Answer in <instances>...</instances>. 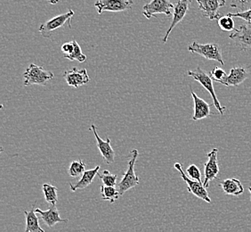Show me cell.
<instances>
[{
	"mask_svg": "<svg viewBox=\"0 0 251 232\" xmlns=\"http://www.w3.org/2000/svg\"><path fill=\"white\" fill-rule=\"evenodd\" d=\"M74 16V11L73 10H69L67 13L61 14L52 19H49L45 22L44 24L40 25L39 31L40 34L43 36L44 38L49 39L50 38L55 30L63 28L64 25L67 24L70 29H72V18Z\"/></svg>",
	"mask_w": 251,
	"mask_h": 232,
	"instance_id": "1",
	"label": "cell"
},
{
	"mask_svg": "<svg viewBox=\"0 0 251 232\" xmlns=\"http://www.w3.org/2000/svg\"><path fill=\"white\" fill-rule=\"evenodd\" d=\"M187 75L190 77L193 78L195 81L200 83L201 86L205 87V89L208 90V93L211 95V97H212L214 106L218 109L219 114L221 116H224L225 111L226 110V107H222L220 102L218 100L216 92H215V88L213 86V80L210 77V75H208V73H206L205 71H203L200 66H198L197 69L194 71H188Z\"/></svg>",
	"mask_w": 251,
	"mask_h": 232,
	"instance_id": "2",
	"label": "cell"
},
{
	"mask_svg": "<svg viewBox=\"0 0 251 232\" xmlns=\"http://www.w3.org/2000/svg\"><path fill=\"white\" fill-rule=\"evenodd\" d=\"M130 155V159L128 161V165H127V170L125 174H123V178L121 179V182L118 184L119 192L121 194V196H123L129 189L135 188L140 181L138 176L135 174V165L136 159L138 157V151L136 149L131 150Z\"/></svg>",
	"mask_w": 251,
	"mask_h": 232,
	"instance_id": "3",
	"label": "cell"
},
{
	"mask_svg": "<svg viewBox=\"0 0 251 232\" xmlns=\"http://www.w3.org/2000/svg\"><path fill=\"white\" fill-rule=\"evenodd\" d=\"M53 73L45 70L41 66H38L35 63H30L27 68L26 72L24 73L25 77V86L31 85H40L46 86L50 80L53 79Z\"/></svg>",
	"mask_w": 251,
	"mask_h": 232,
	"instance_id": "4",
	"label": "cell"
},
{
	"mask_svg": "<svg viewBox=\"0 0 251 232\" xmlns=\"http://www.w3.org/2000/svg\"><path fill=\"white\" fill-rule=\"evenodd\" d=\"M188 51L191 53L198 54L207 60L217 61L220 64L225 65V62L223 61L222 50L218 44H200L194 41L189 46Z\"/></svg>",
	"mask_w": 251,
	"mask_h": 232,
	"instance_id": "5",
	"label": "cell"
},
{
	"mask_svg": "<svg viewBox=\"0 0 251 232\" xmlns=\"http://www.w3.org/2000/svg\"><path fill=\"white\" fill-rule=\"evenodd\" d=\"M174 167L175 169L178 171L179 174L181 175L182 179H184V182L187 184V190H188L189 193L193 194L198 199H201L207 203H210L212 202V200L209 198L207 189L203 186V182H199L197 180L189 178L188 176L184 174L181 164L176 163Z\"/></svg>",
	"mask_w": 251,
	"mask_h": 232,
	"instance_id": "6",
	"label": "cell"
},
{
	"mask_svg": "<svg viewBox=\"0 0 251 232\" xmlns=\"http://www.w3.org/2000/svg\"><path fill=\"white\" fill-rule=\"evenodd\" d=\"M175 5L170 0H151L149 3L144 5L143 15L147 19H151L152 16H156L159 14L171 15V9H174Z\"/></svg>",
	"mask_w": 251,
	"mask_h": 232,
	"instance_id": "7",
	"label": "cell"
},
{
	"mask_svg": "<svg viewBox=\"0 0 251 232\" xmlns=\"http://www.w3.org/2000/svg\"><path fill=\"white\" fill-rule=\"evenodd\" d=\"M218 148H213L208 154V161L204 164V181L203 186L208 189L213 179H218L219 165L218 161Z\"/></svg>",
	"mask_w": 251,
	"mask_h": 232,
	"instance_id": "8",
	"label": "cell"
},
{
	"mask_svg": "<svg viewBox=\"0 0 251 232\" xmlns=\"http://www.w3.org/2000/svg\"><path fill=\"white\" fill-rule=\"evenodd\" d=\"M134 2L132 0H97L95 6L99 15L107 12H123L131 9Z\"/></svg>",
	"mask_w": 251,
	"mask_h": 232,
	"instance_id": "9",
	"label": "cell"
},
{
	"mask_svg": "<svg viewBox=\"0 0 251 232\" xmlns=\"http://www.w3.org/2000/svg\"><path fill=\"white\" fill-rule=\"evenodd\" d=\"M199 9L201 11L203 16L209 20H218L221 17L219 9L226 6V0H196Z\"/></svg>",
	"mask_w": 251,
	"mask_h": 232,
	"instance_id": "10",
	"label": "cell"
},
{
	"mask_svg": "<svg viewBox=\"0 0 251 232\" xmlns=\"http://www.w3.org/2000/svg\"><path fill=\"white\" fill-rule=\"evenodd\" d=\"M192 2L193 0H177L176 4L175 5L173 19L162 40L163 43H166L168 41L169 34L171 33V31L174 29L175 27L184 20V16L187 14Z\"/></svg>",
	"mask_w": 251,
	"mask_h": 232,
	"instance_id": "11",
	"label": "cell"
},
{
	"mask_svg": "<svg viewBox=\"0 0 251 232\" xmlns=\"http://www.w3.org/2000/svg\"><path fill=\"white\" fill-rule=\"evenodd\" d=\"M229 38L240 48L241 50H251V25H241L230 34Z\"/></svg>",
	"mask_w": 251,
	"mask_h": 232,
	"instance_id": "12",
	"label": "cell"
},
{
	"mask_svg": "<svg viewBox=\"0 0 251 232\" xmlns=\"http://www.w3.org/2000/svg\"><path fill=\"white\" fill-rule=\"evenodd\" d=\"M63 78L69 86L75 88L86 85L90 81L87 69L78 70L77 67H73L71 70L65 71L63 73Z\"/></svg>",
	"mask_w": 251,
	"mask_h": 232,
	"instance_id": "13",
	"label": "cell"
},
{
	"mask_svg": "<svg viewBox=\"0 0 251 232\" xmlns=\"http://www.w3.org/2000/svg\"><path fill=\"white\" fill-rule=\"evenodd\" d=\"M90 130L94 132V135H95L96 140H97V147H98V150L100 151V154L104 160L105 164L108 165H111L112 163H114L115 153H114L113 148L111 147L110 138H107L106 141L101 140L100 136L98 135V133H97V127L95 124L91 125Z\"/></svg>",
	"mask_w": 251,
	"mask_h": 232,
	"instance_id": "14",
	"label": "cell"
},
{
	"mask_svg": "<svg viewBox=\"0 0 251 232\" xmlns=\"http://www.w3.org/2000/svg\"><path fill=\"white\" fill-rule=\"evenodd\" d=\"M192 89V87H191ZM191 94L193 97V103H194V114H193V121H199V120H202L205 118H208L211 116V112H210V106L209 104L205 101L202 98L198 97L196 95V93L193 91V89L191 90Z\"/></svg>",
	"mask_w": 251,
	"mask_h": 232,
	"instance_id": "15",
	"label": "cell"
},
{
	"mask_svg": "<svg viewBox=\"0 0 251 232\" xmlns=\"http://www.w3.org/2000/svg\"><path fill=\"white\" fill-rule=\"evenodd\" d=\"M36 213H39L44 223H46L49 227H53L57 223H68V219H63L60 216L58 209L55 205H50V207L47 211H42L39 208H36Z\"/></svg>",
	"mask_w": 251,
	"mask_h": 232,
	"instance_id": "16",
	"label": "cell"
},
{
	"mask_svg": "<svg viewBox=\"0 0 251 232\" xmlns=\"http://www.w3.org/2000/svg\"><path fill=\"white\" fill-rule=\"evenodd\" d=\"M250 76V73L246 68L233 67L231 69L230 74L227 76L225 86L237 87L242 84Z\"/></svg>",
	"mask_w": 251,
	"mask_h": 232,
	"instance_id": "17",
	"label": "cell"
},
{
	"mask_svg": "<svg viewBox=\"0 0 251 232\" xmlns=\"http://www.w3.org/2000/svg\"><path fill=\"white\" fill-rule=\"evenodd\" d=\"M100 168H101L100 165H97L95 168L86 171L83 174L81 179H79L77 183H70V188L72 189V191L75 192L77 189H84L87 188L90 184L92 183L95 177L98 175Z\"/></svg>",
	"mask_w": 251,
	"mask_h": 232,
	"instance_id": "18",
	"label": "cell"
},
{
	"mask_svg": "<svg viewBox=\"0 0 251 232\" xmlns=\"http://www.w3.org/2000/svg\"><path fill=\"white\" fill-rule=\"evenodd\" d=\"M220 188L228 196H241L244 192L242 182L235 178L224 179L220 182Z\"/></svg>",
	"mask_w": 251,
	"mask_h": 232,
	"instance_id": "19",
	"label": "cell"
},
{
	"mask_svg": "<svg viewBox=\"0 0 251 232\" xmlns=\"http://www.w3.org/2000/svg\"><path fill=\"white\" fill-rule=\"evenodd\" d=\"M35 207H32L30 211L25 210L26 217V229L25 232H45L43 229L39 225V218L36 215Z\"/></svg>",
	"mask_w": 251,
	"mask_h": 232,
	"instance_id": "20",
	"label": "cell"
},
{
	"mask_svg": "<svg viewBox=\"0 0 251 232\" xmlns=\"http://www.w3.org/2000/svg\"><path fill=\"white\" fill-rule=\"evenodd\" d=\"M44 197L45 199L50 205H56L58 201V196H57V188L53 187L50 184L45 183L42 186Z\"/></svg>",
	"mask_w": 251,
	"mask_h": 232,
	"instance_id": "21",
	"label": "cell"
},
{
	"mask_svg": "<svg viewBox=\"0 0 251 232\" xmlns=\"http://www.w3.org/2000/svg\"><path fill=\"white\" fill-rule=\"evenodd\" d=\"M100 189L101 199L111 203H114L117 199L121 197V194L115 189V187H107L101 185Z\"/></svg>",
	"mask_w": 251,
	"mask_h": 232,
	"instance_id": "22",
	"label": "cell"
},
{
	"mask_svg": "<svg viewBox=\"0 0 251 232\" xmlns=\"http://www.w3.org/2000/svg\"><path fill=\"white\" fill-rule=\"evenodd\" d=\"M85 172H86V164L84 163L82 159L73 161L68 169V174L73 178L81 176Z\"/></svg>",
	"mask_w": 251,
	"mask_h": 232,
	"instance_id": "23",
	"label": "cell"
},
{
	"mask_svg": "<svg viewBox=\"0 0 251 232\" xmlns=\"http://www.w3.org/2000/svg\"><path fill=\"white\" fill-rule=\"evenodd\" d=\"M73 43H74V49L73 52L68 56H64V58L69 59L70 61H75L77 60L79 63H84L87 60V57L82 53L81 48L79 46V44L77 43L75 39H73Z\"/></svg>",
	"mask_w": 251,
	"mask_h": 232,
	"instance_id": "24",
	"label": "cell"
},
{
	"mask_svg": "<svg viewBox=\"0 0 251 232\" xmlns=\"http://www.w3.org/2000/svg\"><path fill=\"white\" fill-rule=\"evenodd\" d=\"M99 177L101 179L102 185L107 186V187H115L117 185V179H118V175L116 174H112L109 171H103L102 174H99Z\"/></svg>",
	"mask_w": 251,
	"mask_h": 232,
	"instance_id": "25",
	"label": "cell"
},
{
	"mask_svg": "<svg viewBox=\"0 0 251 232\" xmlns=\"http://www.w3.org/2000/svg\"><path fill=\"white\" fill-rule=\"evenodd\" d=\"M218 25L220 29H223L224 31H233L234 30V21L231 16H221L218 20Z\"/></svg>",
	"mask_w": 251,
	"mask_h": 232,
	"instance_id": "26",
	"label": "cell"
},
{
	"mask_svg": "<svg viewBox=\"0 0 251 232\" xmlns=\"http://www.w3.org/2000/svg\"><path fill=\"white\" fill-rule=\"evenodd\" d=\"M227 76H228V75H227L226 73L223 70L222 68H214L212 71L210 72V77H211L213 81H215V82H217V83H221L223 85H225Z\"/></svg>",
	"mask_w": 251,
	"mask_h": 232,
	"instance_id": "27",
	"label": "cell"
},
{
	"mask_svg": "<svg viewBox=\"0 0 251 232\" xmlns=\"http://www.w3.org/2000/svg\"><path fill=\"white\" fill-rule=\"evenodd\" d=\"M232 8H238L242 12L251 9V0H233L231 4Z\"/></svg>",
	"mask_w": 251,
	"mask_h": 232,
	"instance_id": "28",
	"label": "cell"
},
{
	"mask_svg": "<svg viewBox=\"0 0 251 232\" xmlns=\"http://www.w3.org/2000/svg\"><path fill=\"white\" fill-rule=\"evenodd\" d=\"M186 173L188 174L187 176L189 178L197 180L199 182H201V171L199 169L198 166H196L195 165H190L186 169Z\"/></svg>",
	"mask_w": 251,
	"mask_h": 232,
	"instance_id": "29",
	"label": "cell"
},
{
	"mask_svg": "<svg viewBox=\"0 0 251 232\" xmlns=\"http://www.w3.org/2000/svg\"><path fill=\"white\" fill-rule=\"evenodd\" d=\"M228 16H231V17H238V18H241V19L246 21L247 24L251 25V9L245 11V12H239L236 14H227Z\"/></svg>",
	"mask_w": 251,
	"mask_h": 232,
	"instance_id": "30",
	"label": "cell"
},
{
	"mask_svg": "<svg viewBox=\"0 0 251 232\" xmlns=\"http://www.w3.org/2000/svg\"><path fill=\"white\" fill-rule=\"evenodd\" d=\"M73 49H74V43H73V41L66 42V43H63V45H62V47H61V50H62V52L64 54L63 56H68V55L72 54V52L73 51Z\"/></svg>",
	"mask_w": 251,
	"mask_h": 232,
	"instance_id": "31",
	"label": "cell"
},
{
	"mask_svg": "<svg viewBox=\"0 0 251 232\" xmlns=\"http://www.w3.org/2000/svg\"><path fill=\"white\" fill-rule=\"evenodd\" d=\"M45 1L49 2V3L52 4V5H56L57 3H59V1H60V0H45Z\"/></svg>",
	"mask_w": 251,
	"mask_h": 232,
	"instance_id": "32",
	"label": "cell"
},
{
	"mask_svg": "<svg viewBox=\"0 0 251 232\" xmlns=\"http://www.w3.org/2000/svg\"><path fill=\"white\" fill-rule=\"evenodd\" d=\"M249 191H250V193H251V186L249 188Z\"/></svg>",
	"mask_w": 251,
	"mask_h": 232,
	"instance_id": "33",
	"label": "cell"
}]
</instances>
